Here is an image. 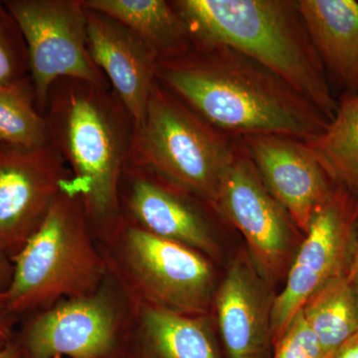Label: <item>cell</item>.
Masks as SVG:
<instances>
[{
    "instance_id": "obj_5",
    "label": "cell",
    "mask_w": 358,
    "mask_h": 358,
    "mask_svg": "<svg viewBox=\"0 0 358 358\" xmlns=\"http://www.w3.org/2000/svg\"><path fill=\"white\" fill-rule=\"evenodd\" d=\"M96 242L110 277L129 303L179 315H210L223 268L203 254L124 217Z\"/></svg>"
},
{
    "instance_id": "obj_13",
    "label": "cell",
    "mask_w": 358,
    "mask_h": 358,
    "mask_svg": "<svg viewBox=\"0 0 358 358\" xmlns=\"http://www.w3.org/2000/svg\"><path fill=\"white\" fill-rule=\"evenodd\" d=\"M278 289L258 272L244 245L223 268L211 315L224 358H270Z\"/></svg>"
},
{
    "instance_id": "obj_14",
    "label": "cell",
    "mask_w": 358,
    "mask_h": 358,
    "mask_svg": "<svg viewBox=\"0 0 358 358\" xmlns=\"http://www.w3.org/2000/svg\"><path fill=\"white\" fill-rule=\"evenodd\" d=\"M240 140L268 192L305 235L315 212L338 183L303 141L277 134H253Z\"/></svg>"
},
{
    "instance_id": "obj_24",
    "label": "cell",
    "mask_w": 358,
    "mask_h": 358,
    "mask_svg": "<svg viewBox=\"0 0 358 358\" xmlns=\"http://www.w3.org/2000/svg\"><path fill=\"white\" fill-rule=\"evenodd\" d=\"M16 317L7 306L6 293L0 294V348L13 341V326Z\"/></svg>"
},
{
    "instance_id": "obj_12",
    "label": "cell",
    "mask_w": 358,
    "mask_h": 358,
    "mask_svg": "<svg viewBox=\"0 0 358 358\" xmlns=\"http://www.w3.org/2000/svg\"><path fill=\"white\" fill-rule=\"evenodd\" d=\"M50 143L25 148L0 143V250L13 257L43 222L71 182Z\"/></svg>"
},
{
    "instance_id": "obj_15",
    "label": "cell",
    "mask_w": 358,
    "mask_h": 358,
    "mask_svg": "<svg viewBox=\"0 0 358 358\" xmlns=\"http://www.w3.org/2000/svg\"><path fill=\"white\" fill-rule=\"evenodd\" d=\"M86 9L90 56L131 114L136 127L138 126L145 119L157 81L159 59L120 21L88 7Z\"/></svg>"
},
{
    "instance_id": "obj_23",
    "label": "cell",
    "mask_w": 358,
    "mask_h": 358,
    "mask_svg": "<svg viewBox=\"0 0 358 358\" xmlns=\"http://www.w3.org/2000/svg\"><path fill=\"white\" fill-rule=\"evenodd\" d=\"M270 358H326L301 310L275 343Z\"/></svg>"
},
{
    "instance_id": "obj_16",
    "label": "cell",
    "mask_w": 358,
    "mask_h": 358,
    "mask_svg": "<svg viewBox=\"0 0 358 358\" xmlns=\"http://www.w3.org/2000/svg\"><path fill=\"white\" fill-rule=\"evenodd\" d=\"M122 358H224L213 317L131 303Z\"/></svg>"
},
{
    "instance_id": "obj_7",
    "label": "cell",
    "mask_w": 358,
    "mask_h": 358,
    "mask_svg": "<svg viewBox=\"0 0 358 358\" xmlns=\"http://www.w3.org/2000/svg\"><path fill=\"white\" fill-rule=\"evenodd\" d=\"M29 315L17 338L27 358H122L131 306L109 275L95 293Z\"/></svg>"
},
{
    "instance_id": "obj_26",
    "label": "cell",
    "mask_w": 358,
    "mask_h": 358,
    "mask_svg": "<svg viewBox=\"0 0 358 358\" xmlns=\"http://www.w3.org/2000/svg\"><path fill=\"white\" fill-rule=\"evenodd\" d=\"M331 358H358V331L339 346Z\"/></svg>"
},
{
    "instance_id": "obj_9",
    "label": "cell",
    "mask_w": 358,
    "mask_h": 358,
    "mask_svg": "<svg viewBox=\"0 0 358 358\" xmlns=\"http://www.w3.org/2000/svg\"><path fill=\"white\" fill-rule=\"evenodd\" d=\"M215 207L241 237L264 279L275 289L282 288L303 234L268 192L240 138L235 159L219 187Z\"/></svg>"
},
{
    "instance_id": "obj_21",
    "label": "cell",
    "mask_w": 358,
    "mask_h": 358,
    "mask_svg": "<svg viewBox=\"0 0 358 358\" xmlns=\"http://www.w3.org/2000/svg\"><path fill=\"white\" fill-rule=\"evenodd\" d=\"M49 143L48 124L37 109L30 77L0 86V143L33 148Z\"/></svg>"
},
{
    "instance_id": "obj_11",
    "label": "cell",
    "mask_w": 358,
    "mask_h": 358,
    "mask_svg": "<svg viewBox=\"0 0 358 358\" xmlns=\"http://www.w3.org/2000/svg\"><path fill=\"white\" fill-rule=\"evenodd\" d=\"M358 197L338 185L317 209L273 308L274 345L308 299L336 278L350 275L357 243Z\"/></svg>"
},
{
    "instance_id": "obj_17",
    "label": "cell",
    "mask_w": 358,
    "mask_h": 358,
    "mask_svg": "<svg viewBox=\"0 0 358 358\" xmlns=\"http://www.w3.org/2000/svg\"><path fill=\"white\" fill-rule=\"evenodd\" d=\"M299 6L334 94L357 95L358 2L299 0Z\"/></svg>"
},
{
    "instance_id": "obj_20",
    "label": "cell",
    "mask_w": 358,
    "mask_h": 358,
    "mask_svg": "<svg viewBox=\"0 0 358 358\" xmlns=\"http://www.w3.org/2000/svg\"><path fill=\"white\" fill-rule=\"evenodd\" d=\"M301 310L326 358L358 331V303L348 275L317 289Z\"/></svg>"
},
{
    "instance_id": "obj_8",
    "label": "cell",
    "mask_w": 358,
    "mask_h": 358,
    "mask_svg": "<svg viewBox=\"0 0 358 358\" xmlns=\"http://www.w3.org/2000/svg\"><path fill=\"white\" fill-rule=\"evenodd\" d=\"M122 217L155 236L203 254L225 267L237 235L213 204L167 182L155 174L129 166L120 185Z\"/></svg>"
},
{
    "instance_id": "obj_6",
    "label": "cell",
    "mask_w": 358,
    "mask_h": 358,
    "mask_svg": "<svg viewBox=\"0 0 358 358\" xmlns=\"http://www.w3.org/2000/svg\"><path fill=\"white\" fill-rule=\"evenodd\" d=\"M239 138L214 128L157 81L134 129L129 166L145 169L215 206Z\"/></svg>"
},
{
    "instance_id": "obj_22",
    "label": "cell",
    "mask_w": 358,
    "mask_h": 358,
    "mask_svg": "<svg viewBox=\"0 0 358 358\" xmlns=\"http://www.w3.org/2000/svg\"><path fill=\"white\" fill-rule=\"evenodd\" d=\"M29 77L27 49L20 27L0 1V86Z\"/></svg>"
},
{
    "instance_id": "obj_27",
    "label": "cell",
    "mask_w": 358,
    "mask_h": 358,
    "mask_svg": "<svg viewBox=\"0 0 358 358\" xmlns=\"http://www.w3.org/2000/svg\"><path fill=\"white\" fill-rule=\"evenodd\" d=\"M0 358H27L20 341L14 338L13 341L0 348Z\"/></svg>"
},
{
    "instance_id": "obj_28",
    "label": "cell",
    "mask_w": 358,
    "mask_h": 358,
    "mask_svg": "<svg viewBox=\"0 0 358 358\" xmlns=\"http://www.w3.org/2000/svg\"><path fill=\"white\" fill-rule=\"evenodd\" d=\"M350 284H352L353 291L358 303V222H357V243H355V253H353L352 268H350V275H348Z\"/></svg>"
},
{
    "instance_id": "obj_10",
    "label": "cell",
    "mask_w": 358,
    "mask_h": 358,
    "mask_svg": "<svg viewBox=\"0 0 358 358\" xmlns=\"http://www.w3.org/2000/svg\"><path fill=\"white\" fill-rule=\"evenodd\" d=\"M3 3L24 38L29 77L42 115L58 80L71 78L110 89L90 56L83 0H6Z\"/></svg>"
},
{
    "instance_id": "obj_4",
    "label": "cell",
    "mask_w": 358,
    "mask_h": 358,
    "mask_svg": "<svg viewBox=\"0 0 358 358\" xmlns=\"http://www.w3.org/2000/svg\"><path fill=\"white\" fill-rule=\"evenodd\" d=\"M11 260L13 277L6 299L16 317L102 287L109 272L72 179Z\"/></svg>"
},
{
    "instance_id": "obj_3",
    "label": "cell",
    "mask_w": 358,
    "mask_h": 358,
    "mask_svg": "<svg viewBox=\"0 0 358 358\" xmlns=\"http://www.w3.org/2000/svg\"><path fill=\"white\" fill-rule=\"evenodd\" d=\"M193 46L224 45L260 63L333 120L338 101L299 0H171Z\"/></svg>"
},
{
    "instance_id": "obj_1",
    "label": "cell",
    "mask_w": 358,
    "mask_h": 358,
    "mask_svg": "<svg viewBox=\"0 0 358 358\" xmlns=\"http://www.w3.org/2000/svg\"><path fill=\"white\" fill-rule=\"evenodd\" d=\"M157 80L214 128L234 138L277 134L308 143L329 120L267 67L224 45H199L159 62Z\"/></svg>"
},
{
    "instance_id": "obj_19",
    "label": "cell",
    "mask_w": 358,
    "mask_h": 358,
    "mask_svg": "<svg viewBox=\"0 0 358 358\" xmlns=\"http://www.w3.org/2000/svg\"><path fill=\"white\" fill-rule=\"evenodd\" d=\"M338 101L324 133L306 145L331 178L358 197V94Z\"/></svg>"
},
{
    "instance_id": "obj_25",
    "label": "cell",
    "mask_w": 358,
    "mask_h": 358,
    "mask_svg": "<svg viewBox=\"0 0 358 358\" xmlns=\"http://www.w3.org/2000/svg\"><path fill=\"white\" fill-rule=\"evenodd\" d=\"M13 277V260L6 252L0 250V294L6 293Z\"/></svg>"
},
{
    "instance_id": "obj_2",
    "label": "cell",
    "mask_w": 358,
    "mask_h": 358,
    "mask_svg": "<svg viewBox=\"0 0 358 358\" xmlns=\"http://www.w3.org/2000/svg\"><path fill=\"white\" fill-rule=\"evenodd\" d=\"M50 143L65 160L96 239L121 222L120 185L136 124L112 89L58 80L45 112Z\"/></svg>"
},
{
    "instance_id": "obj_18",
    "label": "cell",
    "mask_w": 358,
    "mask_h": 358,
    "mask_svg": "<svg viewBox=\"0 0 358 358\" xmlns=\"http://www.w3.org/2000/svg\"><path fill=\"white\" fill-rule=\"evenodd\" d=\"M84 6L120 21L154 51L159 62L182 57L193 42L185 20L166 0H83Z\"/></svg>"
}]
</instances>
